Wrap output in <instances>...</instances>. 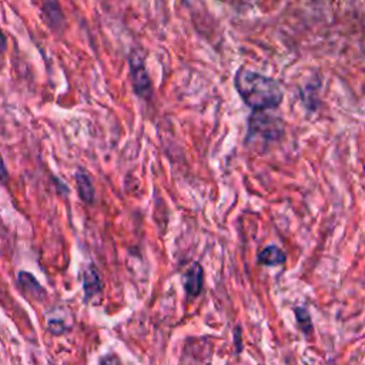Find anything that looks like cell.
Instances as JSON below:
<instances>
[{
    "label": "cell",
    "instance_id": "9c48e42d",
    "mask_svg": "<svg viewBox=\"0 0 365 365\" xmlns=\"http://www.w3.org/2000/svg\"><path fill=\"white\" fill-rule=\"evenodd\" d=\"M43 13L51 27H60L63 24V11L57 1L48 0L43 4Z\"/></svg>",
    "mask_w": 365,
    "mask_h": 365
},
{
    "label": "cell",
    "instance_id": "ba28073f",
    "mask_svg": "<svg viewBox=\"0 0 365 365\" xmlns=\"http://www.w3.org/2000/svg\"><path fill=\"white\" fill-rule=\"evenodd\" d=\"M19 282L20 285L24 288V291L31 295V297H37V298H43L44 297V289L43 287L38 284V281L30 274V272H24L21 271L19 274Z\"/></svg>",
    "mask_w": 365,
    "mask_h": 365
},
{
    "label": "cell",
    "instance_id": "8fae6325",
    "mask_svg": "<svg viewBox=\"0 0 365 365\" xmlns=\"http://www.w3.org/2000/svg\"><path fill=\"white\" fill-rule=\"evenodd\" d=\"M7 178H9V175H7V168H6L4 161H3V158H1V155H0V181H1V182H6Z\"/></svg>",
    "mask_w": 365,
    "mask_h": 365
},
{
    "label": "cell",
    "instance_id": "7a4b0ae2",
    "mask_svg": "<svg viewBox=\"0 0 365 365\" xmlns=\"http://www.w3.org/2000/svg\"><path fill=\"white\" fill-rule=\"evenodd\" d=\"M282 135V124L279 120L269 117L265 110L254 111L248 121V133L247 141L255 138H264L268 141H274Z\"/></svg>",
    "mask_w": 365,
    "mask_h": 365
},
{
    "label": "cell",
    "instance_id": "52a82bcc",
    "mask_svg": "<svg viewBox=\"0 0 365 365\" xmlns=\"http://www.w3.org/2000/svg\"><path fill=\"white\" fill-rule=\"evenodd\" d=\"M76 185H77V191H78L80 198L86 204H93L94 200H96L94 185H93L90 177L84 171H81V170L76 173Z\"/></svg>",
    "mask_w": 365,
    "mask_h": 365
},
{
    "label": "cell",
    "instance_id": "3957f363",
    "mask_svg": "<svg viewBox=\"0 0 365 365\" xmlns=\"http://www.w3.org/2000/svg\"><path fill=\"white\" fill-rule=\"evenodd\" d=\"M130 63V78L134 93L141 98H151L153 96V84L150 76L147 73L144 58L138 51H133L128 58Z\"/></svg>",
    "mask_w": 365,
    "mask_h": 365
},
{
    "label": "cell",
    "instance_id": "5b68a950",
    "mask_svg": "<svg viewBox=\"0 0 365 365\" xmlns=\"http://www.w3.org/2000/svg\"><path fill=\"white\" fill-rule=\"evenodd\" d=\"M83 289H84V298L88 301L93 297H96L101 291V281L97 268L90 264L84 272H83Z\"/></svg>",
    "mask_w": 365,
    "mask_h": 365
},
{
    "label": "cell",
    "instance_id": "277c9868",
    "mask_svg": "<svg viewBox=\"0 0 365 365\" xmlns=\"http://www.w3.org/2000/svg\"><path fill=\"white\" fill-rule=\"evenodd\" d=\"M182 284L187 295L190 297H197L202 291V284H204V271L201 264L194 262L188 267L182 277Z\"/></svg>",
    "mask_w": 365,
    "mask_h": 365
},
{
    "label": "cell",
    "instance_id": "30bf717a",
    "mask_svg": "<svg viewBox=\"0 0 365 365\" xmlns=\"http://www.w3.org/2000/svg\"><path fill=\"white\" fill-rule=\"evenodd\" d=\"M294 314H295L297 325L301 329V332L305 336H311L312 331H314V327H312V321H311V315H309L308 309L305 307H295Z\"/></svg>",
    "mask_w": 365,
    "mask_h": 365
},
{
    "label": "cell",
    "instance_id": "8992f818",
    "mask_svg": "<svg viewBox=\"0 0 365 365\" xmlns=\"http://www.w3.org/2000/svg\"><path fill=\"white\" fill-rule=\"evenodd\" d=\"M287 259V254L277 245H267L257 255V261L265 267L282 265Z\"/></svg>",
    "mask_w": 365,
    "mask_h": 365
},
{
    "label": "cell",
    "instance_id": "6da1fadb",
    "mask_svg": "<svg viewBox=\"0 0 365 365\" xmlns=\"http://www.w3.org/2000/svg\"><path fill=\"white\" fill-rule=\"evenodd\" d=\"M234 86L241 100L252 111H267L279 107L284 100L281 84L268 76L240 67L234 76Z\"/></svg>",
    "mask_w": 365,
    "mask_h": 365
},
{
    "label": "cell",
    "instance_id": "7c38bea8",
    "mask_svg": "<svg viewBox=\"0 0 365 365\" xmlns=\"http://www.w3.org/2000/svg\"><path fill=\"white\" fill-rule=\"evenodd\" d=\"M6 50V36L3 34L1 29H0V54Z\"/></svg>",
    "mask_w": 365,
    "mask_h": 365
}]
</instances>
